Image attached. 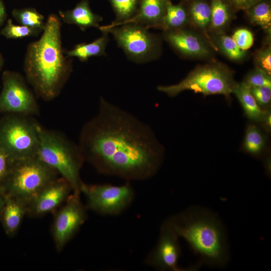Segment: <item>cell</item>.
Masks as SVG:
<instances>
[{
    "mask_svg": "<svg viewBox=\"0 0 271 271\" xmlns=\"http://www.w3.org/2000/svg\"><path fill=\"white\" fill-rule=\"evenodd\" d=\"M256 67L271 75V49L270 47L263 48L259 50L255 56Z\"/></svg>",
    "mask_w": 271,
    "mask_h": 271,
    "instance_id": "32",
    "label": "cell"
},
{
    "mask_svg": "<svg viewBox=\"0 0 271 271\" xmlns=\"http://www.w3.org/2000/svg\"><path fill=\"white\" fill-rule=\"evenodd\" d=\"M232 38L238 47L242 50L246 51L249 49L253 44V36L252 33L245 28L236 30Z\"/></svg>",
    "mask_w": 271,
    "mask_h": 271,
    "instance_id": "30",
    "label": "cell"
},
{
    "mask_svg": "<svg viewBox=\"0 0 271 271\" xmlns=\"http://www.w3.org/2000/svg\"><path fill=\"white\" fill-rule=\"evenodd\" d=\"M236 9L246 10L261 0H229Z\"/></svg>",
    "mask_w": 271,
    "mask_h": 271,
    "instance_id": "34",
    "label": "cell"
},
{
    "mask_svg": "<svg viewBox=\"0 0 271 271\" xmlns=\"http://www.w3.org/2000/svg\"><path fill=\"white\" fill-rule=\"evenodd\" d=\"M239 101L246 116L251 120L262 121L267 110L262 109L252 95L250 86L244 81L236 83L233 90Z\"/></svg>",
    "mask_w": 271,
    "mask_h": 271,
    "instance_id": "19",
    "label": "cell"
},
{
    "mask_svg": "<svg viewBox=\"0 0 271 271\" xmlns=\"http://www.w3.org/2000/svg\"><path fill=\"white\" fill-rule=\"evenodd\" d=\"M13 17L20 25L28 26L43 31L46 22L43 15L35 8L15 9L12 11Z\"/></svg>",
    "mask_w": 271,
    "mask_h": 271,
    "instance_id": "23",
    "label": "cell"
},
{
    "mask_svg": "<svg viewBox=\"0 0 271 271\" xmlns=\"http://www.w3.org/2000/svg\"><path fill=\"white\" fill-rule=\"evenodd\" d=\"M4 64V60L2 54L0 52V71L3 67Z\"/></svg>",
    "mask_w": 271,
    "mask_h": 271,
    "instance_id": "38",
    "label": "cell"
},
{
    "mask_svg": "<svg viewBox=\"0 0 271 271\" xmlns=\"http://www.w3.org/2000/svg\"><path fill=\"white\" fill-rule=\"evenodd\" d=\"M166 3L167 0H140L136 15L121 25L134 23L148 28L162 27L166 12Z\"/></svg>",
    "mask_w": 271,
    "mask_h": 271,
    "instance_id": "15",
    "label": "cell"
},
{
    "mask_svg": "<svg viewBox=\"0 0 271 271\" xmlns=\"http://www.w3.org/2000/svg\"><path fill=\"white\" fill-rule=\"evenodd\" d=\"M210 29L215 31L224 29L231 18V10L225 0H211Z\"/></svg>",
    "mask_w": 271,
    "mask_h": 271,
    "instance_id": "22",
    "label": "cell"
},
{
    "mask_svg": "<svg viewBox=\"0 0 271 271\" xmlns=\"http://www.w3.org/2000/svg\"><path fill=\"white\" fill-rule=\"evenodd\" d=\"M58 173L37 156L13 160L8 175L1 185L5 195L28 204Z\"/></svg>",
    "mask_w": 271,
    "mask_h": 271,
    "instance_id": "5",
    "label": "cell"
},
{
    "mask_svg": "<svg viewBox=\"0 0 271 271\" xmlns=\"http://www.w3.org/2000/svg\"><path fill=\"white\" fill-rule=\"evenodd\" d=\"M236 83L228 69L220 65L208 64L196 68L177 84L159 86L157 89L171 97L189 90L204 95L222 94L229 97Z\"/></svg>",
    "mask_w": 271,
    "mask_h": 271,
    "instance_id": "7",
    "label": "cell"
},
{
    "mask_svg": "<svg viewBox=\"0 0 271 271\" xmlns=\"http://www.w3.org/2000/svg\"><path fill=\"white\" fill-rule=\"evenodd\" d=\"M80 193L73 191L69 195L55 216L52 233L58 251L62 250L86 219V207L80 199Z\"/></svg>",
    "mask_w": 271,
    "mask_h": 271,
    "instance_id": "11",
    "label": "cell"
},
{
    "mask_svg": "<svg viewBox=\"0 0 271 271\" xmlns=\"http://www.w3.org/2000/svg\"><path fill=\"white\" fill-rule=\"evenodd\" d=\"M78 146L99 173L127 181L151 178L163 159L150 127L103 97L97 115L83 127Z\"/></svg>",
    "mask_w": 271,
    "mask_h": 271,
    "instance_id": "1",
    "label": "cell"
},
{
    "mask_svg": "<svg viewBox=\"0 0 271 271\" xmlns=\"http://www.w3.org/2000/svg\"><path fill=\"white\" fill-rule=\"evenodd\" d=\"M2 78L0 112L25 116L38 114L34 95L20 74L7 70L3 73Z\"/></svg>",
    "mask_w": 271,
    "mask_h": 271,
    "instance_id": "10",
    "label": "cell"
},
{
    "mask_svg": "<svg viewBox=\"0 0 271 271\" xmlns=\"http://www.w3.org/2000/svg\"><path fill=\"white\" fill-rule=\"evenodd\" d=\"M244 82L249 86L271 87L270 75L257 67L248 74Z\"/></svg>",
    "mask_w": 271,
    "mask_h": 271,
    "instance_id": "29",
    "label": "cell"
},
{
    "mask_svg": "<svg viewBox=\"0 0 271 271\" xmlns=\"http://www.w3.org/2000/svg\"><path fill=\"white\" fill-rule=\"evenodd\" d=\"M148 29L140 24L128 23L100 30L111 33L130 59L144 63L155 58L159 51L158 39Z\"/></svg>",
    "mask_w": 271,
    "mask_h": 271,
    "instance_id": "8",
    "label": "cell"
},
{
    "mask_svg": "<svg viewBox=\"0 0 271 271\" xmlns=\"http://www.w3.org/2000/svg\"><path fill=\"white\" fill-rule=\"evenodd\" d=\"M116 15L115 22L108 26H99V29H107L121 25L132 18L137 12L140 0H108Z\"/></svg>",
    "mask_w": 271,
    "mask_h": 271,
    "instance_id": "20",
    "label": "cell"
},
{
    "mask_svg": "<svg viewBox=\"0 0 271 271\" xmlns=\"http://www.w3.org/2000/svg\"><path fill=\"white\" fill-rule=\"evenodd\" d=\"M178 238L168 220H166L161 227L157 243L146 258L145 263L160 270L186 271L197 269L198 264L188 268L179 266L181 250Z\"/></svg>",
    "mask_w": 271,
    "mask_h": 271,
    "instance_id": "12",
    "label": "cell"
},
{
    "mask_svg": "<svg viewBox=\"0 0 271 271\" xmlns=\"http://www.w3.org/2000/svg\"><path fill=\"white\" fill-rule=\"evenodd\" d=\"M71 190L72 187L65 179L56 178L44 187L30 202L27 214L39 216L51 212L66 201Z\"/></svg>",
    "mask_w": 271,
    "mask_h": 271,
    "instance_id": "13",
    "label": "cell"
},
{
    "mask_svg": "<svg viewBox=\"0 0 271 271\" xmlns=\"http://www.w3.org/2000/svg\"><path fill=\"white\" fill-rule=\"evenodd\" d=\"M187 21L188 15L184 7L181 4L174 5L169 0H167L162 27L166 30L181 29Z\"/></svg>",
    "mask_w": 271,
    "mask_h": 271,
    "instance_id": "21",
    "label": "cell"
},
{
    "mask_svg": "<svg viewBox=\"0 0 271 271\" xmlns=\"http://www.w3.org/2000/svg\"><path fill=\"white\" fill-rule=\"evenodd\" d=\"M27 116L7 114L0 119V149L12 160L37 156L38 124Z\"/></svg>",
    "mask_w": 271,
    "mask_h": 271,
    "instance_id": "6",
    "label": "cell"
},
{
    "mask_svg": "<svg viewBox=\"0 0 271 271\" xmlns=\"http://www.w3.org/2000/svg\"><path fill=\"white\" fill-rule=\"evenodd\" d=\"M178 237L184 238L200 257V265L224 267L230 253L224 226L216 215L191 207L167 219Z\"/></svg>",
    "mask_w": 271,
    "mask_h": 271,
    "instance_id": "3",
    "label": "cell"
},
{
    "mask_svg": "<svg viewBox=\"0 0 271 271\" xmlns=\"http://www.w3.org/2000/svg\"><path fill=\"white\" fill-rule=\"evenodd\" d=\"M39 146L37 156L80 192V171L84 161L79 146L58 132L38 125Z\"/></svg>",
    "mask_w": 271,
    "mask_h": 271,
    "instance_id": "4",
    "label": "cell"
},
{
    "mask_svg": "<svg viewBox=\"0 0 271 271\" xmlns=\"http://www.w3.org/2000/svg\"><path fill=\"white\" fill-rule=\"evenodd\" d=\"M13 160L0 149V185L7 178L9 173Z\"/></svg>",
    "mask_w": 271,
    "mask_h": 271,
    "instance_id": "33",
    "label": "cell"
},
{
    "mask_svg": "<svg viewBox=\"0 0 271 271\" xmlns=\"http://www.w3.org/2000/svg\"><path fill=\"white\" fill-rule=\"evenodd\" d=\"M43 31L22 25H16L12 19L6 22L5 27L1 30V34L7 39H18L28 37H36Z\"/></svg>",
    "mask_w": 271,
    "mask_h": 271,
    "instance_id": "27",
    "label": "cell"
},
{
    "mask_svg": "<svg viewBox=\"0 0 271 271\" xmlns=\"http://www.w3.org/2000/svg\"><path fill=\"white\" fill-rule=\"evenodd\" d=\"M250 89L257 104L262 109L270 104L271 87L250 86Z\"/></svg>",
    "mask_w": 271,
    "mask_h": 271,
    "instance_id": "31",
    "label": "cell"
},
{
    "mask_svg": "<svg viewBox=\"0 0 271 271\" xmlns=\"http://www.w3.org/2000/svg\"><path fill=\"white\" fill-rule=\"evenodd\" d=\"M265 139L259 129L255 125H249L246 130L243 143L244 150L254 156L262 152Z\"/></svg>",
    "mask_w": 271,
    "mask_h": 271,
    "instance_id": "25",
    "label": "cell"
},
{
    "mask_svg": "<svg viewBox=\"0 0 271 271\" xmlns=\"http://www.w3.org/2000/svg\"><path fill=\"white\" fill-rule=\"evenodd\" d=\"M165 37L168 42L182 55L202 57L210 53L204 41L191 31L182 29L167 30Z\"/></svg>",
    "mask_w": 271,
    "mask_h": 271,
    "instance_id": "14",
    "label": "cell"
},
{
    "mask_svg": "<svg viewBox=\"0 0 271 271\" xmlns=\"http://www.w3.org/2000/svg\"><path fill=\"white\" fill-rule=\"evenodd\" d=\"M61 26L60 17L50 14L41 37L28 45L24 61L27 80L47 101L58 96L72 71V58L62 47Z\"/></svg>",
    "mask_w": 271,
    "mask_h": 271,
    "instance_id": "2",
    "label": "cell"
},
{
    "mask_svg": "<svg viewBox=\"0 0 271 271\" xmlns=\"http://www.w3.org/2000/svg\"><path fill=\"white\" fill-rule=\"evenodd\" d=\"M59 17L66 24L75 25L82 31L91 27L99 28L102 17L91 10L88 0H81L70 10L59 11Z\"/></svg>",
    "mask_w": 271,
    "mask_h": 271,
    "instance_id": "16",
    "label": "cell"
},
{
    "mask_svg": "<svg viewBox=\"0 0 271 271\" xmlns=\"http://www.w3.org/2000/svg\"><path fill=\"white\" fill-rule=\"evenodd\" d=\"M217 43L224 54L232 60H240L246 55L245 51L240 49L232 37L220 35L218 37Z\"/></svg>",
    "mask_w": 271,
    "mask_h": 271,
    "instance_id": "28",
    "label": "cell"
},
{
    "mask_svg": "<svg viewBox=\"0 0 271 271\" xmlns=\"http://www.w3.org/2000/svg\"><path fill=\"white\" fill-rule=\"evenodd\" d=\"M248 17L253 24L270 30L271 7L268 2L261 0L246 10Z\"/></svg>",
    "mask_w": 271,
    "mask_h": 271,
    "instance_id": "24",
    "label": "cell"
},
{
    "mask_svg": "<svg viewBox=\"0 0 271 271\" xmlns=\"http://www.w3.org/2000/svg\"><path fill=\"white\" fill-rule=\"evenodd\" d=\"M263 122H264V124L265 125V127L269 130V129L270 128V112L269 110H267L265 114V116L262 120Z\"/></svg>",
    "mask_w": 271,
    "mask_h": 271,
    "instance_id": "36",
    "label": "cell"
},
{
    "mask_svg": "<svg viewBox=\"0 0 271 271\" xmlns=\"http://www.w3.org/2000/svg\"><path fill=\"white\" fill-rule=\"evenodd\" d=\"M7 17V13L5 6L2 0H0V27L4 24Z\"/></svg>",
    "mask_w": 271,
    "mask_h": 271,
    "instance_id": "35",
    "label": "cell"
},
{
    "mask_svg": "<svg viewBox=\"0 0 271 271\" xmlns=\"http://www.w3.org/2000/svg\"><path fill=\"white\" fill-rule=\"evenodd\" d=\"M190 15L195 25L202 30H206L211 20V7L205 1L197 0L190 5Z\"/></svg>",
    "mask_w": 271,
    "mask_h": 271,
    "instance_id": "26",
    "label": "cell"
},
{
    "mask_svg": "<svg viewBox=\"0 0 271 271\" xmlns=\"http://www.w3.org/2000/svg\"><path fill=\"white\" fill-rule=\"evenodd\" d=\"M102 35L92 42L82 43L69 50H65L67 57H76L81 62H86L91 57L105 55V49L109 41L108 33L103 32Z\"/></svg>",
    "mask_w": 271,
    "mask_h": 271,
    "instance_id": "18",
    "label": "cell"
},
{
    "mask_svg": "<svg viewBox=\"0 0 271 271\" xmlns=\"http://www.w3.org/2000/svg\"><path fill=\"white\" fill-rule=\"evenodd\" d=\"M4 202H5V194L4 193V191L3 190V188L0 185V218L2 214V212L3 211V209L4 205Z\"/></svg>",
    "mask_w": 271,
    "mask_h": 271,
    "instance_id": "37",
    "label": "cell"
},
{
    "mask_svg": "<svg viewBox=\"0 0 271 271\" xmlns=\"http://www.w3.org/2000/svg\"><path fill=\"white\" fill-rule=\"evenodd\" d=\"M27 207L25 202L5 194L4 205L0 220L7 235L13 236L16 233L24 216L27 214Z\"/></svg>",
    "mask_w": 271,
    "mask_h": 271,
    "instance_id": "17",
    "label": "cell"
},
{
    "mask_svg": "<svg viewBox=\"0 0 271 271\" xmlns=\"http://www.w3.org/2000/svg\"><path fill=\"white\" fill-rule=\"evenodd\" d=\"M80 192L86 198L87 208L104 215H115L123 211L131 203L134 195L128 182L119 186L82 183Z\"/></svg>",
    "mask_w": 271,
    "mask_h": 271,
    "instance_id": "9",
    "label": "cell"
}]
</instances>
